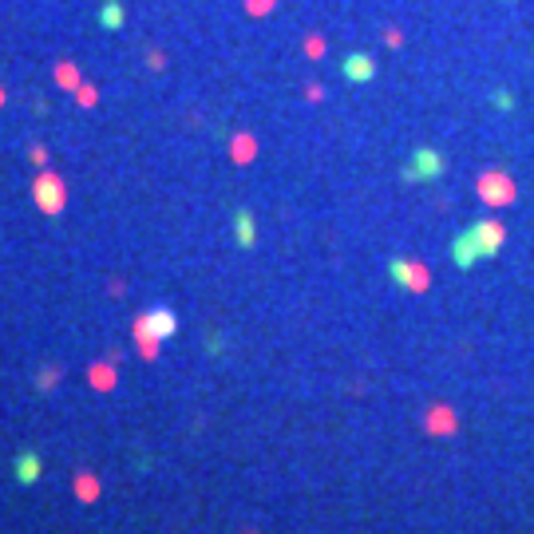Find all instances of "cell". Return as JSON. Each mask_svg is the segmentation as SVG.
I'll list each match as a JSON object with an SVG mask.
<instances>
[{
    "label": "cell",
    "instance_id": "1",
    "mask_svg": "<svg viewBox=\"0 0 534 534\" xmlns=\"http://www.w3.org/2000/svg\"><path fill=\"white\" fill-rule=\"evenodd\" d=\"M443 170H448V158L439 155L436 146H415L408 155V162L400 167V178L412 186H424V183H439Z\"/></svg>",
    "mask_w": 534,
    "mask_h": 534
},
{
    "label": "cell",
    "instance_id": "2",
    "mask_svg": "<svg viewBox=\"0 0 534 534\" xmlns=\"http://www.w3.org/2000/svg\"><path fill=\"white\" fill-rule=\"evenodd\" d=\"M467 230H471V238H475V245H479V254H483V261L498 257V250H503V242H507V230H503L498 222L483 218V222H471Z\"/></svg>",
    "mask_w": 534,
    "mask_h": 534
},
{
    "label": "cell",
    "instance_id": "3",
    "mask_svg": "<svg viewBox=\"0 0 534 534\" xmlns=\"http://www.w3.org/2000/svg\"><path fill=\"white\" fill-rule=\"evenodd\" d=\"M174 333H178V316L170 313V309H151V313L139 321V337L155 340V344L158 340H170Z\"/></svg>",
    "mask_w": 534,
    "mask_h": 534
},
{
    "label": "cell",
    "instance_id": "4",
    "mask_svg": "<svg viewBox=\"0 0 534 534\" xmlns=\"http://www.w3.org/2000/svg\"><path fill=\"white\" fill-rule=\"evenodd\" d=\"M340 75H344L349 84H372V79H376V60H372L368 52H349V56L340 60Z\"/></svg>",
    "mask_w": 534,
    "mask_h": 534
},
{
    "label": "cell",
    "instance_id": "5",
    "mask_svg": "<svg viewBox=\"0 0 534 534\" xmlns=\"http://www.w3.org/2000/svg\"><path fill=\"white\" fill-rule=\"evenodd\" d=\"M388 277H392V285H400V289H412V293H420V289L427 285L424 269L415 266V261H408V257H392V261H388Z\"/></svg>",
    "mask_w": 534,
    "mask_h": 534
},
{
    "label": "cell",
    "instance_id": "6",
    "mask_svg": "<svg viewBox=\"0 0 534 534\" xmlns=\"http://www.w3.org/2000/svg\"><path fill=\"white\" fill-rule=\"evenodd\" d=\"M451 261H455V269H475L479 261H483V254H479L471 230H459L455 238H451Z\"/></svg>",
    "mask_w": 534,
    "mask_h": 534
},
{
    "label": "cell",
    "instance_id": "7",
    "mask_svg": "<svg viewBox=\"0 0 534 534\" xmlns=\"http://www.w3.org/2000/svg\"><path fill=\"white\" fill-rule=\"evenodd\" d=\"M234 234H238V245H242V250H254L257 245V222H254L250 210H238V214H234Z\"/></svg>",
    "mask_w": 534,
    "mask_h": 534
},
{
    "label": "cell",
    "instance_id": "8",
    "mask_svg": "<svg viewBox=\"0 0 534 534\" xmlns=\"http://www.w3.org/2000/svg\"><path fill=\"white\" fill-rule=\"evenodd\" d=\"M123 20H127L123 0H103V8H99V28H103V32H119Z\"/></svg>",
    "mask_w": 534,
    "mask_h": 534
},
{
    "label": "cell",
    "instance_id": "9",
    "mask_svg": "<svg viewBox=\"0 0 534 534\" xmlns=\"http://www.w3.org/2000/svg\"><path fill=\"white\" fill-rule=\"evenodd\" d=\"M36 194H40V206L48 210V214H56V210L63 206V186L56 183V178H40Z\"/></svg>",
    "mask_w": 534,
    "mask_h": 534
},
{
    "label": "cell",
    "instance_id": "10",
    "mask_svg": "<svg viewBox=\"0 0 534 534\" xmlns=\"http://www.w3.org/2000/svg\"><path fill=\"white\" fill-rule=\"evenodd\" d=\"M483 194H487V202H510L514 186H510L507 178H498V174H487V178H483Z\"/></svg>",
    "mask_w": 534,
    "mask_h": 534
},
{
    "label": "cell",
    "instance_id": "11",
    "mask_svg": "<svg viewBox=\"0 0 534 534\" xmlns=\"http://www.w3.org/2000/svg\"><path fill=\"white\" fill-rule=\"evenodd\" d=\"M16 479H20V483H36L40 479V455L36 451H24V455L16 459Z\"/></svg>",
    "mask_w": 534,
    "mask_h": 534
},
{
    "label": "cell",
    "instance_id": "12",
    "mask_svg": "<svg viewBox=\"0 0 534 534\" xmlns=\"http://www.w3.org/2000/svg\"><path fill=\"white\" fill-rule=\"evenodd\" d=\"M491 107L503 111V115H510V111H514V96H510L507 87H498V91H491Z\"/></svg>",
    "mask_w": 534,
    "mask_h": 534
},
{
    "label": "cell",
    "instance_id": "13",
    "mask_svg": "<svg viewBox=\"0 0 534 534\" xmlns=\"http://www.w3.org/2000/svg\"><path fill=\"white\" fill-rule=\"evenodd\" d=\"M0 99H4V96H0Z\"/></svg>",
    "mask_w": 534,
    "mask_h": 534
}]
</instances>
